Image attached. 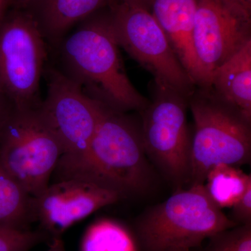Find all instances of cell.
Segmentation results:
<instances>
[{"label":"cell","instance_id":"24","mask_svg":"<svg viewBox=\"0 0 251 251\" xmlns=\"http://www.w3.org/2000/svg\"><path fill=\"white\" fill-rule=\"evenodd\" d=\"M229 4L234 5L238 7L251 12V0H225Z\"/></svg>","mask_w":251,"mask_h":251},{"label":"cell","instance_id":"10","mask_svg":"<svg viewBox=\"0 0 251 251\" xmlns=\"http://www.w3.org/2000/svg\"><path fill=\"white\" fill-rule=\"evenodd\" d=\"M250 41V11L225 0H197L193 45L209 87L214 71Z\"/></svg>","mask_w":251,"mask_h":251},{"label":"cell","instance_id":"26","mask_svg":"<svg viewBox=\"0 0 251 251\" xmlns=\"http://www.w3.org/2000/svg\"><path fill=\"white\" fill-rule=\"evenodd\" d=\"M8 6H9V0H0V24L6 16Z\"/></svg>","mask_w":251,"mask_h":251},{"label":"cell","instance_id":"9","mask_svg":"<svg viewBox=\"0 0 251 251\" xmlns=\"http://www.w3.org/2000/svg\"><path fill=\"white\" fill-rule=\"evenodd\" d=\"M47 94L39 110L63 150L62 157L82 154L90 145L101 102L91 98L61 69L46 67Z\"/></svg>","mask_w":251,"mask_h":251},{"label":"cell","instance_id":"5","mask_svg":"<svg viewBox=\"0 0 251 251\" xmlns=\"http://www.w3.org/2000/svg\"><path fill=\"white\" fill-rule=\"evenodd\" d=\"M48 45L35 15L14 9L0 24V94L16 108H39Z\"/></svg>","mask_w":251,"mask_h":251},{"label":"cell","instance_id":"17","mask_svg":"<svg viewBox=\"0 0 251 251\" xmlns=\"http://www.w3.org/2000/svg\"><path fill=\"white\" fill-rule=\"evenodd\" d=\"M81 251H134L129 235L118 225L100 222L86 232Z\"/></svg>","mask_w":251,"mask_h":251},{"label":"cell","instance_id":"27","mask_svg":"<svg viewBox=\"0 0 251 251\" xmlns=\"http://www.w3.org/2000/svg\"><path fill=\"white\" fill-rule=\"evenodd\" d=\"M162 251H192L191 250H188V249H167V250Z\"/></svg>","mask_w":251,"mask_h":251},{"label":"cell","instance_id":"22","mask_svg":"<svg viewBox=\"0 0 251 251\" xmlns=\"http://www.w3.org/2000/svg\"><path fill=\"white\" fill-rule=\"evenodd\" d=\"M39 0H9V6H13L15 9H29Z\"/></svg>","mask_w":251,"mask_h":251},{"label":"cell","instance_id":"14","mask_svg":"<svg viewBox=\"0 0 251 251\" xmlns=\"http://www.w3.org/2000/svg\"><path fill=\"white\" fill-rule=\"evenodd\" d=\"M114 0H39L36 19L46 41L59 46L74 25L90 17Z\"/></svg>","mask_w":251,"mask_h":251},{"label":"cell","instance_id":"3","mask_svg":"<svg viewBox=\"0 0 251 251\" xmlns=\"http://www.w3.org/2000/svg\"><path fill=\"white\" fill-rule=\"evenodd\" d=\"M237 226L211 201L204 184L175 191L137 220L135 234L144 251H192L224 229Z\"/></svg>","mask_w":251,"mask_h":251},{"label":"cell","instance_id":"23","mask_svg":"<svg viewBox=\"0 0 251 251\" xmlns=\"http://www.w3.org/2000/svg\"><path fill=\"white\" fill-rule=\"evenodd\" d=\"M46 251H65L62 238L54 237L51 239L50 245Z\"/></svg>","mask_w":251,"mask_h":251},{"label":"cell","instance_id":"18","mask_svg":"<svg viewBox=\"0 0 251 251\" xmlns=\"http://www.w3.org/2000/svg\"><path fill=\"white\" fill-rule=\"evenodd\" d=\"M206 241L202 251H251V225L224 229Z\"/></svg>","mask_w":251,"mask_h":251},{"label":"cell","instance_id":"11","mask_svg":"<svg viewBox=\"0 0 251 251\" xmlns=\"http://www.w3.org/2000/svg\"><path fill=\"white\" fill-rule=\"evenodd\" d=\"M121 200L117 193L80 179L54 181L33 200L34 220L51 239L101 208Z\"/></svg>","mask_w":251,"mask_h":251},{"label":"cell","instance_id":"13","mask_svg":"<svg viewBox=\"0 0 251 251\" xmlns=\"http://www.w3.org/2000/svg\"><path fill=\"white\" fill-rule=\"evenodd\" d=\"M210 87L251 120V41L214 71Z\"/></svg>","mask_w":251,"mask_h":251},{"label":"cell","instance_id":"15","mask_svg":"<svg viewBox=\"0 0 251 251\" xmlns=\"http://www.w3.org/2000/svg\"><path fill=\"white\" fill-rule=\"evenodd\" d=\"M33 200L0 163V227L29 229L35 222Z\"/></svg>","mask_w":251,"mask_h":251},{"label":"cell","instance_id":"8","mask_svg":"<svg viewBox=\"0 0 251 251\" xmlns=\"http://www.w3.org/2000/svg\"><path fill=\"white\" fill-rule=\"evenodd\" d=\"M110 6V23L120 47L152 74L154 82L189 99L196 85L150 10L119 1Z\"/></svg>","mask_w":251,"mask_h":251},{"label":"cell","instance_id":"12","mask_svg":"<svg viewBox=\"0 0 251 251\" xmlns=\"http://www.w3.org/2000/svg\"><path fill=\"white\" fill-rule=\"evenodd\" d=\"M196 5L197 0H150V10L196 87H208L193 45Z\"/></svg>","mask_w":251,"mask_h":251},{"label":"cell","instance_id":"16","mask_svg":"<svg viewBox=\"0 0 251 251\" xmlns=\"http://www.w3.org/2000/svg\"><path fill=\"white\" fill-rule=\"evenodd\" d=\"M251 185V175L239 167L219 163L209 170L204 186L220 209L231 208Z\"/></svg>","mask_w":251,"mask_h":251},{"label":"cell","instance_id":"19","mask_svg":"<svg viewBox=\"0 0 251 251\" xmlns=\"http://www.w3.org/2000/svg\"><path fill=\"white\" fill-rule=\"evenodd\" d=\"M48 237L41 230L0 227V251H29Z\"/></svg>","mask_w":251,"mask_h":251},{"label":"cell","instance_id":"21","mask_svg":"<svg viewBox=\"0 0 251 251\" xmlns=\"http://www.w3.org/2000/svg\"><path fill=\"white\" fill-rule=\"evenodd\" d=\"M12 105L0 94V135Z\"/></svg>","mask_w":251,"mask_h":251},{"label":"cell","instance_id":"20","mask_svg":"<svg viewBox=\"0 0 251 251\" xmlns=\"http://www.w3.org/2000/svg\"><path fill=\"white\" fill-rule=\"evenodd\" d=\"M231 209L228 217L237 226L251 225V185Z\"/></svg>","mask_w":251,"mask_h":251},{"label":"cell","instance_id":"1","mask_svg":"<svg viewBox=\"0 0 251 251\" xmlns=\"http://www.w3.org/2000/svg\"><path fill=\"white\" fill-rule=\"evenodd\" d=\"M142 137L140 122L101 103L98 125L82 154L61 157L54 181L80 179L117 193L121 199L147 194L156 179Z\"/></svg>","mask_w":251,"mask_h":251},{"label":"cell","instance_id":"4","mask_svg":"<svg viewBox=\"0 0 251 251\" xmlns=\"http://www.w3.org/2000/svg\"><path fill=\"white\" fill-rule=\"evenodd\" d=\"M194 119L188 186L204 184L219 163L240 167L251 159V120L219 98L211 87H196L188 99Z\"/></svg>","mask_w":251,"mask_h":251},{"label":"cell","instance_id":"7","mask_svg":"<svg viewBox=\"0 0 251 251\" xmlns=\"http://www.w3.org/2000/svg\"><path fill=\"white\" fill-rule=\"evenodd\" d=\"M153 89L152 100L140 112L144 147L155 170L177 191L189 183L188 99L156 82Z\"/></svg>","mask_w":251,"mask_h":251},{"label":"cell","instance_id":"6","mask_svg":"<svg viewBox=\"0 0 251 251\" xmlns=\"http://www.w3.org/2000/svg\"><path fill=\"white\" fill-rule=\"evenodd\" d=\"M62 155L39 108L12 106L0 135V163L31 196L50 184Z\"/></svg>","mask_w":251,"mask_h":251},{"label":"cell","instance_id":"25","mask_svg":"<svg viewBox=\"0 0 251 251\" xmlns=\"http://www.w3.org/2000/svg\"><path fill=\"white\" fill-rule=\"evenodd\" d=\"M114 1H122V2L137 5V6H143L150 9V0H114Z\"/></svg>","mask_w":251,"mask_h":251},{"label":"cell","instance_id":"2","mask_svg":"<svg viewBox=\"0 0 251 251\" xmlns=\"http://www.w3.org/2000/svg\"><path fill=\"white\" fill-rule=\"evenodd\" d=\"M59 46L63 72L91 98L124 112L147 108L150 100L127 75L109 15L86 21Z\"/></svg>","mask_w":251,"mask_h":251}]
</instances>
